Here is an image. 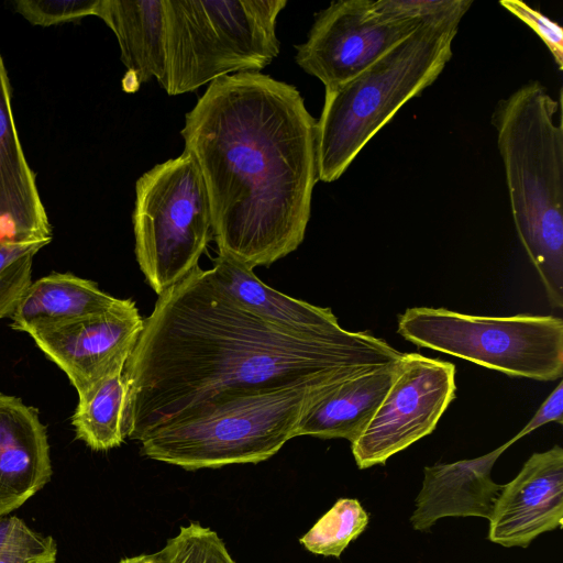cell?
I'll use <instances>...</instances> for the list:
<instances>
[{
	"instance_id": "obj_1",
	"label": "cell",
	"mask_w": 563,
	"mask_h": 563,
	"mask_svg": "<svg viewBox=\"0 0 563 563\" xmlns=\"http://www.w3.org/2000/svg\"><path fill=\"white\" fill-rule=\"evenodd\" d=\"M401 355L369 331L300 333L272 324L197 266L158 296L124 365V437L140 441L235 396L331 388Z\"/></svg>"
},
{
	"instance_id": "obj_2",
	"label": "cell",
	"mask_w": 563,
	"mask_h": 563,
	"mask_svg": "<svg viewBox=\"0 0 563 563\" xmlns=\"http://www.w3.org/2000/svg\"><path fill=\"white\" fill-rule=\"evenodd\" d=\"M208 192L219 254L253 269L296 251L318 181L317 120L261 71L210 82L180 131Z\"/></svg>"
},
{
	"instance_id": "obj_3",
	"label": "cell",
	"mask_w": 563,
	"mask_h": 563,
	"mask_svg": "<svg viewBox=\"0 0 563 563\" xmlns=\"http://www.w3.org/2000/svg\"><path fill=\"white\" fill-rule=\"evenodd\" d=\"M561 100L539 81L492 113L517 235L553 308L563 307V124Z\"/></svg>"
},
{
	"instance_id": "obj_4",
	"label": "cell",
	"mask_w": 563,
	"mask_h": 563,
	"mask_svg": "<svg viewBox=\"0 0 563 563\" xmlns=\"http://www.w3.org/2000/svg\"><path fill=\"white\" fill-rule=\"evenodd\" d=\"M460 22L423 23L362 73L325 89L317 121L318 180L339 179L397 111L437 80L452 58Z\"/></svg>"
},
{
	"instance_id": "obj_5",
	"label": "cell",
	"mask_w": 563,
	"mask_h": 563,
	"mask_svg": "<svg viewBox=\"0 0 563 563\" xmlns=\"http://www.w3.org/2000/svg\"><path fill=\"white\" fill-rule=\"evenodd\" d=\"M169 96L230 73L260 71L279 54L276 34L287 0H162Z\"/></svg>"
},
{
	"instance_id": "obj_6",
	"label": "cell",
	"mask_w": 563,
	"mask_h": 563,
	"mask_svg": "<svg viewBox=\"0 0 563 563\" xmlns=\"http://www.w3.org/2000/svg\"><path fill=\"white\" fill-rule=\"evenodd\" d=\"M331 388L280 389L205 404L146 433L141 452L190 471L256 464L295 438L306 409Z\"/></svg>"
},
{
	"instance_id": "obj_7",
	"label": "cell",
	"mask_w": 563,
	"mask_h": 563,
	"mask_svg": "<svg viewBox=\"0 0 563 563\" xmlns=\"http://www.w3.org/2000/svg\"><path fill=\"white\" fill-rule=\"evenodd\" d=\"M397 332L417 346L508 376L550 382L563 374V320L559 317H490L415 307L399 316Z\"/></svg>"
},
{
	"instance_id": "obj_8",
	"label": "cell",
	"mask_w": 563,
	"mask_h": 563,
	"mask_svg": "<svg viewBox=\"0 0 563 563\" xmlns=\"http://www.w3.org/2000/svg\"><path fill=\"white\" fill-rule=\"evenodd\" d=\"M132 222L137 264L157 296L199 266L212 225L206 185L189 152L136 180Z\"/></svg>"
},
{
	"instance_id": "obj_9",
	"label": "cell",
	"mask_w": 563,
	"mask_h": 563,
	"mask_svg": "<svg viewBox=\"0 0 563 563\" xmlns=\"http://www.w3.org/2000/svg\"><path fill=\"white\" fill-rule=\"evenodd\" d=\"M455 391L454 364L402 353L383 401L351 442L358 468L385 464L391 455L433 432Z\"/></svg>"
},
{
	"instance_id": "obj_10",
	"label": "cell",
	"mask_w": 563,
	"mask_h": 563,
	"mask_svg": "<svg viewBox=\"0 0 563 563\" xmlns=\"http://www.w3.org/2000/svg\"><path fill=\"white\" fill-rule=\"evenodd\" d=\"M421 24L384 21L372 9V0H339L316 14L306 42L296 46V63L334 88L374 64Z\"/></svg>"
},
{
	"instance_id": "obj_11",
	"label": "cell",
	"mask_w": 563,
	"mask_h": 563,
	"mask_svg": "<svg viewBox=\"0 0 563 563\" xmlns=\"http://www.w3.org/2000/svg\"><path fill=\"white\" fill-rule=\"evenodd\" d=\"M144 328L135 301L119 299L108 311L32 332L36 345L85 396L124 367Z\"/></svg>"
},
{
	"instance_id": "obj_12",
	"label": "cell",
	"mask_w": 563,
	"mask_h": 563,
	"mask_svg": "<svg viewBox=\"0 0 563 563\" xmlns=\"http://www.w3.org/2000/svg\"><path fill=\"white\" fill-rule=\"evenodd\" d=\"M563 449L533 453L503 486L489 518L488 539L527 548L540 534L562 528Z\"/></svg>"
},
{
	"instance_id": "obj_13",
	"label": "cell",
	"mask_w": 563,
	"mask_h": 563,
	"mask_svg": "<svg viewBox=\"0 0 563 563\" xmlns=\"http://www.w3.org/2000/svg\"><path fill=\"white\" fill-rule=\"evenodd\" d=\"M51 241V225L14 125L0 55V244Z\"/></svg>"
},
{
	"instance_id": "obj_14",
	"label": "cell",
	"mask_w": 563,
	"mask_h": 563,
	"mask_svg": "<svg viewBox=\"0 0 563 563\" xmlns=\"http://www.w3.org/2000/svg\"><path fill=\"white\" fill-rule=\"evenodd\" d=\"M52 473L46 430L36 409L0 393V517L40 492Z\"/></svg>"
},
{
	"instance_id": "obj_15",
	"label": "cell",
	"mask_w": 563,
	"mask_h": 563,
	"mask_svg": "<svg viewBox=\"0 0 563 563\" xmlns=\"http://www.w3.org/2000/svg\"><path fill=\"white\" fill-rule=\"evenodd\" d=\"M514 444L509 440L476 459L437 463L424 467L422 488L410 517L413 529L429 530L444 517H482L489 520L504 485L490 476L497 459Z\"/></svg>"
},
{
	"instance_id": "obj_16",
	"label": "cell",
	"mask_w": 563,
	"mask_h": 563,
	"mask_svg": "<svg viewBox=\"0 0 563 563\" xmlns=\"http://www.w3.org/2000/svg\"><path fill=\"white\" fill-rule=\"evenodd\" d=\"M398 360L358 373L317 398L301 416L295 437L353 442L374 416L396 375Z\"/></svg>"
},
{
	"instance_id": "obj_17",
	"label": "cell",
	"mask_w": 563,
	"mask_h": 563,
	"mask_svg": "<svg viewBox=\"0 0 563 563\" xmlns=\"http://www.w3.org/2000/svg\"><path fill=\"white\" fill-rule=\"evenodd\" d=\"M113 31L128 71L123 89L133 92L143 82L165 79L162 0H100L96 14Z\"/></svg>"
},
{
	"instance_id": "obj_18",
	"label": "cell",
	"mask_w": 563,
	"mask_h": 563,
	"mask_svg": "<svg viewBox=\"0 0 563 563\" xmlns=\"http://www.w3.org/2000/svg\"><path fill=\"white\" fill-rule=\"evenodd\" d=\"M211 272L246 310L280 328L300 333H323L340 328L330 308L289 297L264 284L253 269L218 254Z\"/></svg>"
},
{
	"instance_id": "obj_19",
	"label": "cell",
	"mask_w": 563,
	"mask_h": 563,
	"mask_svg": "<svg viewBox=\"0 0 563 563\" xmlns=\"http://www.w3.org/2000/svg\"><path fill=\"white\" fill-rule=\"evenodd\" d=\"M118 301L89 279L53 273L30 285L10 317L11 327L31 334L103 313Z\"/></svg>"
},
{
	"instance_id": "obj_20",
	"label": "cell",
	"mask_w": 563,
	"mask_h": 563,
	"mask_svg": "<svg viewBox=\"0 0 563 563\" xmlns=\"http://www.w3.org/2000/svg\"><path fill=\"white\" fill-rule=\"evenodd\" d=\"M119 367L78 398L71 423L77 439L95 451L117 448L124 441L123 420L128 388Z\"/></svg>"
},
{
	"instance_id": "obj_21",
	"label": "cell",
	"mask_w": 563,
	"mask_h": 563,
	"mask_svg": "<svg viewBox=\"0 0 563 563\" xmlns=\"http://www.w3.org/2000/svg\"><path fill=\"white\" fill-rule=\"evenodd\" d=\"M367 523L368 515L357 499L340 498L299 541L313 554L340 558Z\"/></svg>"
},
{
	"instance_id": "obj_22",
	"label": "cell",
	"mask_w": 563,
	"mask_h": 563,
	"mask_svg": "<svg viewBox=\"0 0 563 563\" xmlns=\"http://www.w3.org/2000/svg\"><path fill=\"white\" fill-rule=\"evenodd\" d=\"M159 553L164 563H235L217 532L199 522L181 526Z\"/></svg>"
},
{
	"instance_id": "obj_23",
	"label": "cell",
	"mask_w": 563,
	"mask_h": 563,
	"mask_svg": "<svg viewBox=\"0 0 563 563\" xmlns=\"http://www.w3.org/2000/svg\"><path fill=\"white\" fill-rule=\"evenodd\" d=\"M46 244H0V319L14 312L32 284L33 257Z\"/></svg>"
},
{
	"instance_id": "obj_24",
	"label": "cell",
	"mask_w": 563,
	"mask_h": 563,
	"mask_svg": "<svg viewBox=\"0 0 563 563\" xmlns=\"http://www.w3.org/2000/svg\"><path fill=\"white\" fill-rule=\"evenodd\" d=\"M53 537L32 530L15 516L0 517V560L19 563H56Z\"/></svg>"
},
{
	"instance_id": "obj_25",
	"label": "cell",
	"mask_w": 563,
	"mask_h": 563,
	"mask_svg": "<svg viewBox=\"0 0 563 563\" xmlns=\"http://www.w3.org/2000/svg\"><path fill=\"white\" fill-rule=\"evenodd\" d=\"M472 4L471 0H372L379 19L418 23L461 21Z\"/></svg>"
},
{
	"instance_id": "obj_26",
	"label": "cell",
	"mask_w": 563,
	"mask_h": 563,
	"mask_svg": "<svg viewBox=\"0 0 563 563\" xmlns=\"http://www.w3.org/2000/svg\"><path fill=\"white\" fill-rule=\"evenodd\" d=\"M100 0H19L16 11L30 23L49 26L95 15Z\"/></svg>"
},
{
	"instance_id": "obj_27",
	"label": "cell",
	"mask_w": 563,
	"mask_h": 563,
	"mask_svg": "<svg viewBox=\"0 0 563 563\" xmlns=\"http://www.w3.org/2000/svg\"><path fill=\"white\" fill-rule=\"evenodd\" d=\"M499 4L527 24L547 45L559 70L563 69V29L547 15L518 0H501Z\"/></svg>"
},
{
	"instance_id": "obj_28",
	"label": "cell",
	"mask_w": 563,
	"mask_h": 563,
	"mask_svg": "<svg viewBox=\"0 0 563 563\" xmlns=\"http://www.w3.org/2000/svg\"><path fill=\"white\" fill-rule=\"evenodd\" d=\"M549 422L563 423V382L556 385L528 423L511 440L515 443Z\"/></svg>"
},
{
	"instance_id": "obj_29",
	"label": "cell",
	"mask_w": 563,
	"mask_h": 563,
	"mask_svg": "<svg viewBox=\"0 0 563 563\" xmlns=\"http://www.w3.org/2000/svg\"><path fill=\"white\" fill-rule=\"evenodd\" d=\"M119 563H164L162 555L158 552L153 554H141L132 558H125Z\"/></svg>"
},
{
	"instance_id": "obj_30",
	"label": "cell",
	"mask_w": 563,
	"mask_h": 563,
	"mask_svg": "<svg viewBox=\"0 0 563 563\" xmlns=\"http://www.w3.org/2000/svg\"><path fill=\"white\" fill-rule=\"evenodd\" d=\"M0 563H19L15 561H9V560H0Z\"/></svg>"
}]
</instances>
